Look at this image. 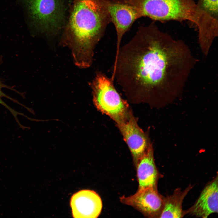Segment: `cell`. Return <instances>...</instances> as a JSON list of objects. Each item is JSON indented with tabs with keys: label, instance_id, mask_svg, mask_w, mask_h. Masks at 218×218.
I'll list each match as a JSON object with an SVG mask.
<instances>
[{
	"label": "cell",
	"instance_id": "cell-6",
	"mask_svg": "<svg viewBox=\"0 0 218 218\" xmlns=\"http://www.w3.org/2000/svg\"><path fill=\"white\" fill-rule=\"evenodd\" d=\"M164 197L158 192L157 186L138 189L133 195L120 197L121 203L132 206L145 216L160 218L164 206Z\"/></svg>",
	"mask_w": 218,
	"mask_h": 218
},
{
	"label": "cell",
	"instance_id": "cell-14",
	"mask_svg": "<svg viewBox=\"0 0 218 218\" xmlns=\"http://www.w3.org/2000/svg\"><path fill=\"white\" fill-rule=\"evenodd\" d=\"M3 88H6L8 89H11L12 90L15 91L16 92L17 91L13 89L11 87H10L9 86L6 85L1 80L0 78V104H1L2 105L4 106L6 108L10 111L12 114L13 115L14 117L15 118L16 120L18 119L17 117V115L18 114H20V113L15 111L13 109H12L9 106H8L7 104H6L2 100V98L3 97H6L8 98V99L11 100L15 102H16L17 103H19L18 102H17L16 100L12 99L10 97L8 96L5 94L2 91V89Z\"/></svg>",
	"mask_w": 218,
	"mask_h": 218
},
{
	"label": "cell",
	"instance_id": "cell-9",
	"mask_svg": "<svg viewBox=\"0 0 218 218\" xmlns=\"http://www.w3.org/2000/svg\"><path fill=\"white\" fill-rule=\"evenodd\" d=\"M108 8L111 21L114 25L116 31V55L123 36L130 29L135 21L140 17L134 8L125 4L108 0Z\"/></svg>",
	"mask_w": 218,
	"mask_h": 218
},
{
	"label": "cell",
	"instance_id": "cell-1",
	"mask_svg": "<svg viewBox=\"0 0 218 218\" xmlns=\"http://www.w3.org/2000/svg\"><path fill=\"white\" fill-rule=\"evenodd\" d=\"M197 62L184 41L152 22L120 47L111 78L130 100L167 102L181 93Z\"/></svg>",
	"mask_w": 218,
	"mask_h": 218
},
{
	"label": "cell",
	"instance_id": "cell-13",
	"mask_svg": "<svg viewBox=\"0 0 218 218\" xmlns=\"http://www.w3.org/2000/svg\"><path fill=\"white\" fill-rule=\"evenodd\" d=\"M218 0H198L199 7L210 16L218 19Z\"/></svg>",
	"mask_w": 218,
	"mask_h": 218
},
{
	"label": "cell",
	"instance_id": "cell-12",
	"mask_svg": "<svg viewBox=\"0 0 218 218\" xmlns=\"http://www.w3.org/2000/svg\"><path fill=\"white\" fill-rule=\"evenodd\" d=\"M193 187L190 185L183 191L177 188L171 195L164 197V208L160 218H182L185 215L182 208L183 202Z\"/></svg>",
	"mask_w": 218,
	"mask_h": 218
},
{
	"label": "cell",
	"instance_id": "cell-5",
	"mask_svg": "<svg viewBox=\"0 0 218 218\" xmlns=\"http://www.w3.org/2000/svg\"><path fill=\"white\" fill-rule=\"evenodd\" d=\"M34 21L45 31H56L63 26L65 12L61 0H25Z\"/></svg>",
	"mask_w": 218,
	"mask_h": 218
},
{
	"label": "cell",
	"instance_id": "cell-10",
	"mask_svg": "<svg viewBox=\"0 0 218 218\" xmlns=\"http://www.w3.org/2000/svg\"><path fill=\"white\" fill-rule=\"evenodd\" d=\"M218 177H216L204 188L194 204L185 210L186 215L206 218L218 213Z\"/></svg>",
	"mask_w": 218,
	"mask_h": 218
},
{
	"label": "cell",
	"instance_id": "cell-2",
	"mask_svg": "<svg viewBox=\"0 0 218 218\" xmlns=\"http://www.w3.org/2000/svg\"><path fill=\"white\" fill-rule=\"evenodd\" d=\"M108 0H74L64 37L75 64L81 68L92 63L94 50L111 18Z\"/></svg>",
	"mask_w": 218,
	"mask_h": 218
},
{
	"label": "cell",
	"instance_id": "cell-3",
	"mask_svg": "<svg viewBox=\"0 0 218 218\" xmlns=\"http://www.w3.org/2000/svg\"><path fill=\"white\" fill-rule=\"evenodd\" d=\"M140 17L154 21L187 20L194 24L199 38H207L218 30V19L201 9L193 0H124Z\"/></svg>",
	"mask_w": 218,
	"mask_h": 218
},
{
	"label": "cell",
	"instance_id": "cell-4",
	"mask_svg": "<svg viewBox=\"0 0 218 218\" xmlns=\"http://www.w3.org/2000/svg\"><path fill=\"white\" fill-rule=\"evenodd\" d=\"M113 82L111 78L99 72L91 86L94 101L97 108L117 124L126 118L130 112L126 102L116 90Z\"/></svg>",
	"mask_w": 218,
	"mask_h": 218
},
{
	"label": "cell",
	"instance_id": "cell-7",
	"mask_svg": "<svg viewBox=\"0 0 218 218\" xmlns=\"http://www.w3.org/2000/svg\"><path fill=\"white\" fill-rule=\"evenodd\" d=\"M117 124L130 151L135 167L150 144L130 112L126 119Z\"/></svg>",
	"mask_w": 218,
	"mask_h": 218
},
{
	"label": "cell",
	"instance_id": "cell-8",
	"mask_svg": "<svg viewBox=\"0 0 218 218\" xmlns=\"http://www.w3.org/2000/svg\"><path fill=\"white\" fill-rule=\"evenodd\" d=\"M70 205L73 216L75 218H96L101 213V200L95 191L83 190L74 193L71 197Z\"/></svg>",
	"mask_w": 218,
	"mask_h": 218
},
{
	"label": "cell",
	"instance_id": "cell-11",
	"mask_svg": "<svg viewBox=\"0 0 218 218\" xmlns=\"http://www.w3.org/2000/svg\"><path fill=\"white\" fill-rule=\"evenodd\" d=\"M135 168L138 183V189L157 186L159 174L154 158L152 145L138 160Z\"/></svg>",
	"mask_w": 218,
	"mask_h": 218
}]
</instances>
